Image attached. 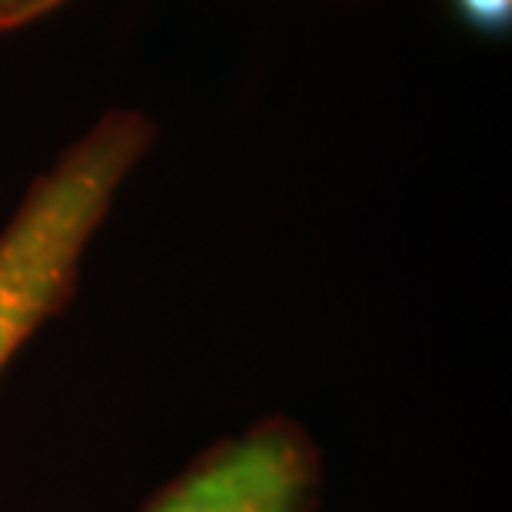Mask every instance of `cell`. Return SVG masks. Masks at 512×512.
Returning <instances> with one entry per match:
<instances>
[{"label":"cell","instance_id":"6da1fadb","mask_svg":"<svg viewBox=\"0 0 512 512\" xmlns=\"http://www.w3.org/2000/svg\"><path fill=\"white\" fill-rule=\"evenodd\" d=\"M153 140L140 110H107L30 183L0 230V373L74 296L90 240Z\"/></svg>","mask_w":512,"mask_h":512},{"label":"cell","instance_id":"277c9868","mask_svg":"<svg viewBox=\"0 0 512 512\" xmlns=\"http://www.w3.org/2000/svg\"><path fill=\"white\" fill-rule=\"evenodd\" d=\"M64 4L67 0H0V34L34 24V20L54 14Z\"/></svg>","mask_w":512,"mask_h":512},{"label":"cell","instance_id":"3957f363","mask_svg":"<svg viewBox=\"0 0 512 512\" xmlns=\"http://www.w3.org/2000/svg\"><path fill=\"white\" fill-rule=\"evenodd\" d=\"M453 7L469 30H479V34L489 37H499L509 30L512 0H453Z\"/></svg>","mask_w":512,"mask_h":512},{"label":"cell","instance_id":"7a4b0ae2","mask_svg":"<svg viewBox=\"0 0 512 512\" xmlns=\"http://www.w3.org/2000/svg\"><path fill=\"white\" fill-rule=\"evenodd\" d=\"M320 473L310 433L273 416L210 446L143 512H313Z\"/></svg>","mask_w":512,"mask_h":512}]
</instances>
